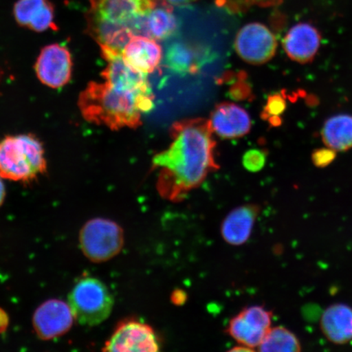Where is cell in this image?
Returning <instances> with one entry per match:
<instances>
[{"label":"cell","instance_id":"14","mask_svg":"<svg viewBox=\"0 0 352 352\" xmlns=\"http://www.w3.org/2000/svg\"><path fill=\"white\" fill-rule=\"evenodd\" d=\"M209 120L213 131L226 139L242 138L252 129L249 113L239 105L232 103L217 105Z\"/></svg>","mask_w":352,"mask_h":352},{"label":"cell","instance_id":"18","mask_svg":"<svg viewBox=\"0 0 352 352\" xmlns=\"http://www.w3.org/2000/svg\"><path fill=\"white\" fill-rule=\"evenodd\" d=\"M261 208L246 204L233 209L223 219L221 234L224 241L232 245H241L250 239Z\"/></svg>","mask_w":352,"mask_h":352},{"label":"cell","instance_id":"10","mask_svg":"<svg viewBox=\"0 0 352 352\" xmlns=\"http://www.w3.org/2000/svg\"><path fill=\"white\" fill-rule=\"evenodd\" d=\"M35 73L43 85L60 88L72 77L73 59L67 47L58 43L44 47L34 65Z\"/></svg>","mask_w":352,"mask_h":352},{"label":"cell","instance_id":"25","mask_svg":"<svg viewBox=\"0 0 352 352\" xmlns=\"http://www.w3.org/2000/svg\"><path fill=\"white\" fill-rule=\"evenodd\" d=\"M267 155L261 149H250L246 152L242 160L245 168L252 173H257L263 169L266 164Z\"/></svg>","mask_w":352,"mask_h":352},{"label":"cell","instance_id":"4","mask_svg":"<svg viewBox=\"0 0 352 352\" xmlns=\"http://www.w3.org/2000/svg\"><path fill=\"white\" fill-rule=\"evenodd\" d=\"M46 170L45 152L36 136L8 135L0 142V177L30 183Z\"/></svg>","mask_w":352,"mask_h":352},{"label":"cell","instance_id":"6","mask_svg":"<svg viewBox=\"0 0 352 352\" xmlns=\"http://www.w3.org/2000/svg\"><path fill=\"white\" fill-rule=\"evenodd\" d=\"M79 245L91 262H107L121 252L124 232L120 224L111 219H92L79 232Z\"/></svg>","mask_w":352,"mask_h":352},{"label":"cell","instance_id":"1","mask_svg":"<svg viewBox=\"0 0 352 352\" xmlns=\"http://www.w3.org/2000/svg\"><path fill=\"white\" fill-rule=\"evenodd\" d=\"M170 135L173 142L154 156L151 170L157 171V190L160 196L179 202L219 168L214 155L217 143L210 120L202 118L173 123Z\"/></svg>","mask_w":352,"mask_h":352},{"label":"cell","instance_id":"16","mask_svg":"<svg viewBox=\"0 0 352 352\" xmlns=\"http://www.w3.org/2000/svg\"><path fill=\"white\" fill-rule=\"evenodd\" d=\"M210 59V52L206 48L188 43H174L167 48L165 63L171 72L180 76H187L199 72Z\"/></svg>","mask_w":352,"mask_h":352},{"label":"cell","instance_id":"26","mask_svg":"<svg viewBox=\"0 0 352 352\" xmlns=\"http://www.w3.org/2000/svg\"><path fill=\"white\" fill-rule=\"evenodd\" d=\"M336 157V151L329 147L316 149L311 154L312 162L316 166L320 167V168L331 164Z\"/></svg>","mask_w":352,"mask_h":352},{"label":"cell","instance_id":"12","mask_svg":"<svg viewBox=\"0 0 352 352\" xmlns=\"http://www.w3.org/2000/svg\"><path fill=\"white\" fill-rule=\"evenodd\" d=\"M321 37L319 30L309 23H298L286 34L283 47L286 54L296 63H310L319 51Z\"/></svg>","mask_w":352,"mask_h":352},{"label":"cell","instance_id":"13","mask_svg":"<svg viewBox=\"0 0 352 352\" xmlns=\"http://www.w3.org/2000/svg\"><path fill=\"white\" fill-rule=\"evenodd\" d=\"M13 16L20 26L42 33L56 30L55 7L50 0H17Z\"/></svg>","mask_w":352,"mask_h":352},{"label":"cell","instance_id":"21","mask_svg":"<svg viewBox=\"0 0 352 352\" xmlns=\"http://www.w3.org/2000/svg\"><path fill=\"white\" fill-rule=\"evenodd\" d=\"M148 28L154 41H162L173 36L178 28L173 6L164 2L154 8L148 17Z\"/></svg>","mask_w":352,"mask_h":352},{"label":"cell","instance_id":"5","mask_svg":"<svg viewBox=\"0 0 352 352\" xmlns=\"http://www.w3.org/2000/svg\"><path fill=\"white\" fill-rule=\"evenodd\" d=\"M113 303V297L107 285L92 276L78 280L68 296L74 320L87 327H95L107 320Z\"/></svg>","mask_w":352,"mask_h":352},{"label":"cell","instance_id":"15","mask_svg":"<svg viewBox=\"0 0 352 352\" xmlns=\"http://www.w3.org/2000/svg\"><path fill=\"white\" fill-rule=\"evenodd\" d=\"M107 68L101 73L104 80L113 85L131 91L151 92V87L148 81L147 74L140 73L127 65L122 54L108 50H101Z\"/></svg>","mask_w":352,"mask_h":352},{"label":"cell","instance_id":"27","mask_svg":"<svg viewBox=\"0 0 352 352\" xmlns=\"http://www.w3.org/2000/svg\"><path fill=\"white\" fill-rule=\"evenodd\" d=\"M8 324H10L8 315L6 311L3 310L2 308L0 307V333L6 331Z\"/></svg>","mask_w":352,"mask_h":352},{"label":"cell","instance_id":"23","mask_svg":"<svg viewBox=\"0 0 352 352\" xmlns=\"http://www.w3.org/2000/svg\"><path fill=\"white\" fill-rule=\"evenodd\" d=\"M287 104L284 96L279 94L268 96L265 107L262 113V118L270 122L272 126L280 124V116L285 111Z\"/></svg>","mask_w":352,"mask_h":352},{"label":"cell","instance_id":"28","mask_svg":"<svg viewBox=\"0 0 352 352\" xmlns=\"http://www.w3.org/2000/svg\"><path fill=\"white\" fill-rule=\"evenodd\" d=\"M186 294H184L182 290H175L171 296V300L176 305H182L184 302L186 301Z\"/></svg>","mask_w":352,"mask_h":352},{"label":"cell","instance_id":"8","mask_svg":"<svg viewBox=\"0 0 352 352\" xmlns=\"http://www.w3.org/2000/svg\"><path fill=\"white\" fill-rule=\"evenodd\" d=\"M104 351L155 352L160 343L153 329L138 320H122L117 325L111 337L104 343Z\"/></svg>","mask_w":352,"mask_h":352},{"label":"cell","instance_id":"3","mask_svg":"<svg viewBox=\"0 0 352 352\" xmlns=\"http://www.w3.org/2000/svg\"><path fill=\"white\" fill-rule=\"evenodd\" d=\"M153 92L125 89L107 81L91 82L79 95L78 108L87 122L113 131L138 129L142 113L154 107Z\"/></svg>","mask_w":352,"mask_h":352},{"label":"cell","instance_id":"20","mask_svg":"<svg viewBox=\"0 0 352 352\" xmlns=\"http://www.w3.org/2000/svg\"><path fill=\"white\" fill-rule=\"evenodd\" d=\"M321 136L327 147L337 151L352 148V116L342 113L329 118L324 122Z\"/></svg>","mask_w":352,"mask_h":352},{"label":"cell","instance_id":"30","mask_svg":"<svg viewBox=\"0 0 352 352\" xmlns=\"http://www.w3.org/2000/svg\"><path fill=\"white\" fill-rule=\"evenodd\" d=\"M6 186L3 183V180L1 177H0V206H1L3 204L4 199H6Z\"/></svg>","mask_w":352,"mask_h":352},{"label":"cell","instance_id":"24","mask_svg":"<svg viewBox=\"0 0 352 352\" xmlns=\"http://www.w3.org/2000/svg\"><path fill=\"white\" fill-rule=\"evenodd\" d=\"M281 0H217L219 6L232 12H240L254 6L267 8L276 6Z\"/></svg>","mask_w":352,"mask_h":352},{"label":"cell","instance_id":"19","mask_svg":"<svg viewBox=\"0 0 352 352\" xmlns=\"http://www.w3.org/2000/svg\"><path fill=\"white\" fill-rule=\"evenodd\" d=\"M320 329L330 342L344 344L352 340V308L345 305H333L324 311Z\"/></svg>","mask_w":352,"mask_h":352},{"label":"cell","instance_id":"7","mask_svg":"<svg viewBox=\"0 0 352 352\" xmlns=\"http://www.w3.org/2000/svg\"><path fill=\"white\" fill-rule=\"evenodd\" d=\"M234 46L236 54L245 63L259 65L274 58L277 41L267 26L252 22L244 25L237 33Z\"/></svg>","mask_w":352,"mask_h":352},{"label":"cell","instance_id":"17","mask_svg":"<svg viewBox=\"0 0 352 352\" xmlns=\"http://www.w3.org/2000/svg\"><path fill=\"white\" fill-rule=\"evenodd\" d=\"M122 56L132 69L145 74L155 72L164 57L160 44L153 38L134 37L126 44Z\"/></svg>","mask_w":352,"mask_h":352},{"label":"cell","instance_id":"11","mask_svg":"<svg viewBox=\"0 0 352 352\" xmlns=\"http://www.w3.org/2000/svg\"><path fill=\"white\" fill-rule=\"evenodd\" d=\"M74 320L68 302L60 299H50L35 310L33 327L41 340L48 341L69 332Z\"/></svg>","mask_w":352,"mask_h":352},{"label":"cell","instance_id":"29","mask_svg":"<svg viewBox=\"0 0 352 352\" xmlns=\"http://www.w3.org/2000/svg\"><path fill=\"white\" fill-rule=\"evenodd\" d=\"M197 0H166L167 3H169L171 6L176 7H184L189 6L192 3H195Z\"/></svg>","mask_w":352,"mask_h":352},{"label":"cell","instance_id":"22","mask_svg":"<svg viewBox=\"0 0 352 352\" xmlns=\"http://www.w3.org/2000/svg\"><path fill=\"white\" fill-rule=\"evenodd\" d=\"M263 352H298L301 351L300 342L294 334L283 327L271 328L258 346Z\"/></svg>","mask_w":352,"mask_h":352},{"label":"cell","instance_id":"2","mask_svg":"<svg viewBox=\"0 0 352 352\" xmlns=\"http://www.w3.org/2000/svg\"><path fill=\"white\" fill-rule=\"evenodd\" d=\"M166 0H89L85 32L100 50L122 54L134 37L151 38V13Z\"/></svg>","mask_w":352,"mask_h":352},{"label":"cell","instance_id":"9","mask_svg":"<svg viewBox=\"0 0 352 352\" xmlns=\"http://www.w3.org/2000/svg\"><path fill=\"white\" fill-rule=\"evenodd\" d=\"M272 312L261 306L245 307L228 325L227 331L241 345L254 349L271 329Z\"/></svg>","mask_w":352,"mask_h":352}]
</instances>
